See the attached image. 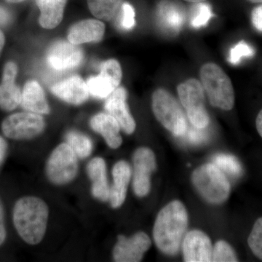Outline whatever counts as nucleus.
Returning <instances> with one entry per match:
<instances>
[{"mask_svg": "<svg viewBox=\"0 0 262 262\" xmlns=\"http://www.w3.org/2000/svg\"><path fill=\"white\" fill-rule=\"evenodd\" d=\"M187 225V211L180 201L170 202L162 208L153 229V237L158 249L169 256L177 254Z\"/></svg>", "mask_w": 262, "mask_h": 262, "instance_id": "nucleus-1", "label": "nucleus"}, {"mask_svg": "<svg viewBox=\"0 0 262 262\" xmlns=\"http://www.w3.org/2000/svg\"><path fill=\"white\" fill-rule=\"evenodd\" d=\"M151 106L158 122L174 136H184L188 129L185 115L171 94L163 89H157L151 97Z\"/></svg>", "mask_w": 262, "mask_h": 262, "instance_id": "nucleus-5", "label": "nucleus"}, {"mask_svg": "<svg viewBox=\"0 0 262 262\" xmlns=\"http://www.w3.org/2000/svg\"><path fill=\"white\" fill-rule=\"evenodd\" d=\"M88 174L92 181L93 195L101 201L110 200V189L106 177V166L104 160L96 158L88 165Z\"/></svg>", "mask_w": 262, "mask_h": 262, "instance_id": "nucleus-21", "label": "nucleus"}, {"mask_svg": "<svg viewBox=\"0 0 262 262\" xmlns=\"http://www.w3.org/2000/svg\"><path fill=\"white\" fill-rule=\"evenodd\" d=\"M121 27L125 30H131L135 27V11L129 3L122 5Z\"/></svg>", "mask_w": 262, "mask_h": 262, "instance_id": "nucleus-31", "label": "nucleus"}, {"mask_svg": "<svg viewBox=\"0 0 262 262\" xmlns=\"http://www.w3.org/2000/svg\"><path fill=\"white\" fill-rule=\"evenodd\" d=\"M5 42V39L4 34L3 32L0 30V54H1L2 51H3V48H4Z\"/></svg>", "mask_w": 262, "mask_h": 262, "instance_id": "nucleus-38", "label": "nucleus"}, {"mask_svg": "<svg viewBox=\"0 0 262 262\" xmlns=\"http://www.w3.org/2000/svg\"><path fill=\"white\" fill-rule=\"evenodd\" d=\"M158 17L163 29L172 33L179 32L185 20L182 8L170 2H163L159 5Z\"/></svg>", "mask_w": 262, "mask_h": 262, "instance_id": "nucleus-23", "label": "nucleus"}, {"mask_svg": "<svg viewBox=\"0 0 262 262\" xmlns=\"http://www.w3.org/2000/svg\"><path fill=\"white\" fill-rule=\"evenodd\" d=\"M20 104L30 113L48 115L51 112L44 91L35 80H29L24 85Z\"/></svg>", "mask_w": 262, "mask_h": 262, "instance_id": "nucleus-19", "label": "nucleus"}, {"mask_svg": "<svg viewBox=\"0 0 262 262\" xmlns=\"http://www.w3.org/2000/svg\"><path fill=\"white\" fill-rule=\"evenodd\" d=\"M5 1L9 3H21V2L24 1V0H5Z\"/></svg>", "mask_w": 262, "mask_h": 262, "instance_id": "nucleus-39", "label": "nucleus"}, {"mask_svg": "<svg viewBox=\"0 0 262 262\" xmlns=\"http://www.w3.org/2000/svg\"><path fill=\"white\" fill-rule=\"evenodd\" d=\"M208 139V135L204 129L198 128L193 126L187 134V139L191 144H200L205 142Z\"/></svg>", "mask_w": 262, "mask_h": 262, "instance_id": "nucleus-32", "label": "nucleus"}, {"mask_svg": "<svg viewBox=\"0 0 262 262\" xmlns=\"http://www.w3.org/2000/svg\"><path fill=\"white\" fill-rule=\"evenodd\" d=\"M123 0H88L89 9L97 18L110 20L114 18Z\"/></svg>", "mask_w": 262, "mask_h": 262, "instance_id": "nucleus-24", "label": "nucleus"}, {"mask_svg": "<svg viewBox=\"0 0 262 262\" xmlns=\"http://www.w3.org/2000/svg\"><path fill=\"white\" fill-rule=\"evenodd\" d=\"M182 250L184 261H212L211 239L206 233L200 230L188 232L183 239Z\"/></svg>", "mask_w": 262, "mask_h": 262, "instance_id": "nucleus-13", "label": "nucleus"}, {"mask_svg": "<svg viewBox=\"0 0 262 262\" xmlns=\"http://www.w3.org/2000/svg\"><path fill=\"white\" fill-rule=\"evenodd\" d=\"M248 244L256 257L262 261V217L255 222L249 237Z\"/></svg>", "mask_w": 262, "mask_h": 262, "instance_id": "nucleus-29", "label": "nucleus"}, {"mask_svg": "<svg viewBox=\"0 0 262 262\" xmlns=\"http://www.w3.org/2000/svg\"><path fill=\"white\" fill-rule=\"evenodd\" d=\"M251 22L256 30L262 32V4L253 10L251 13Z\"/></svg>", "mask_w": 262, "mask_h": 262, "instance_id": "nucleus-33", "label": "nucleus"}, {"mask_svg": "<svg viewBox=\"0 0 262 262\" xmlns=\"http://www.w3.org/2000/svg\"><path fill=\"white\" fill-rule=\"evenodd\" d=\"M151 244L149 236L143 232H137L130 238L120 235L114 248V259L117 262L141 261Z\"/></svg>", "mask_w": 262, "mask_h": 262, "instance_id": "nucleus-11", "label": "nucleus"}, {"mask_svg": "<svg viewBox=\"0 0 262 262\" xmlns=\"http://www.w3.org/2000/svg\"><path fill=\"white\" fill-rule=\"evenodd\" d=\"M83 60V53L78 46L59 41L48 52L47 61L52 68L58 71L71 70L79 67Z\"/></svg>", "mask_w": 262, "mask_h": 262, "instance_id": "nucleus-12", "label": "nucleus"}, {"mask_svg": "<svg viewBox=\"0 0 262 262\" xmlns=\"http://www.w3.org/2000/svg\"><path fill=\"white\" fill-rule=\"evenodd\" d=\"M126 90L118 87L106 98L104 107L108 114L116 119L125 134H132L136 130V122L132 117L126 103Z\"/></svg>", "mask_w": 262, "mask_h": 262, "instance_id": "nucleus-15", "label": "nucleus"}, {"mask_svg": "<svg viewBox=\"0 0 262 262\" xmlns=\"http://www.w3.org/2000/svg\"><path fill=\"white\" fill-rule=\"evenodd\" d=\"M91 126L93 130L103 136L112 149H117L121 146L122 139L120 134L121 127L116 119L110 114L99 113L95 115L91 119Z\"/></svg>", "mask_w": 262, "mask_h": 262, "instance_id": "nucleus-18", "label": "nucleus"}, {"mask_svg": "<svg viewBox=\"0 0 262 262\" xmlns=\"http://www.w3.org/2000/svg\"><path fill=\"white\" fill-rule=\"evenodd\" d=\"M256 127L258 134L262 138V110L258 113L256 119Z\"/></svg>", "mask_w": 262, "mask_h": 262, "instance_id": "nucleus-37", "label": "nucleus"}, {"mask_svg": "<svg viewBox=\"0 0 262 262\" xmlns=\"http://www.w3.org/2000/svg\"><path fill=\"white\" fill-rule=\"evenodd\" d=\"M212 261L235 262L238 261L235 251L232 246L224 241H220L215 244L212 253Z\"/></svg>", "mask_w": 262, "mask_h": 262, "instance_id": "nucleus-28", "label": "nucleus"}, {"mask_svg": "<svg viewBox=\"0 0 262 262\" xmlns=\"http://www.w3.org/2000/svg\"><path fill=\"white\" fill-rule=\"evenodd\" d=\"M215 164L222 171L229 174L234 177H239L242 175L243 167L241 163L233 155L219 154L213 158Z\"/></svg>", "mask_w": 262, "mask_h": 262, "instance_id": "nucleus-26", "label": "nucleus"}, {"mask_svg": "<svg viewBox=\"0 0 262 262\" xmlns=\"http://www.w3.org/2000/svg\"><path fill=\"white\" fill-rule=\"evenodd\" d=\"M77 155L68 144H60L48 159L46 171L48 179L56 184H65L75 179L78 170Z\"/></svg>", "mask_w": 262, "mask_h": 262, "instance_id": "nucleus-7", "label": "nucleus"}, {"mask_svg": "<svg viewBox=\"0 0 262 262\" xmlns=\"http://www.w3.org/2000/svg\"><path fill=\"white\" fill-rule=\"evenodd\" d=\"M177 91L193 126L201 129L208 127L210 118L205 106L204 89L201 82L196 79H189L179 84Z\"/></svg>", "mask_w": 262, "mask_h": 262, "instance_id": "nucleus-6", "label": "nucleus"}, {"mask_svg": "<svg viewBox=\"0 0 262 262\" xmlns=\"http://www.w3.org/2000/svg\"><path fill=\"white\" fill-rule=\"evenodd\" d=\"M10 20V13L3 7H0V26L6 25Z\"/></svg>", "mask_w": 262, "mask_h": 262, "instance_id": "nucleus-35", "label": "nucleus"}, {"mask_svg": "<svg viewBox=\"0 0 262 262\" xmlns=\"http://www.w3.org/2000/svg\"><path fill=\"white\" fill-rule=\"evenodd\" d=\"M46 127L44 119L37 113H19L7 117L2 124V130L7 137L15 140L32 139Z\"/></svg>", "mask_w": 262, "mask_h": 262, "instance_id": "nucleus-8", "label": "nucleus"}, {"mask_svg": "<svg viewBox=\"0 0 262 262\" xmlns=\"http://www.w3.org/2000/svg\"><path fill=\"white\" fill-rule=\"evenodd\" d=\"M134 192L138 196L147 195L151 188L150 177L157 166L154 152L149 148H139L134 153Z\"/></svg>", "mask_w": 262, "mask_h": 262, "instance_id": "nucleus-10", "label": "nucleus"}, {"mask_svg": "<svg viewBox=\"0 0 262 262\" xmlns=\"http://www.w3.org/2000/svg\"><path fill=\"white\" fill-rule=\"evenodd\" d=\"M67 0H37L40 11L39 23L42 28L53 29L61 24Z\"/></svg>", "mask_w": 262, "mask_h": 262, "instance_id": "nucleus-22", "label": "nucleus"}, {"mask_svg": "<svg viewBox=\"0 0 262 262\" xmlns=\"http://www.w3.org/2000/svg\"><path fill=\"white\" fill-rule=\"evenodd\" d=\"M6 237V230H5L4 221V211L3 206L0 201V246L4 243Z\"/></svg>", "mask_w": 262, "mask_h": 262, "instance_id": "nucleus-34", "label": "nucleus"}, {"mask_svg": "<svg viewBox=\"0 0 262 262\" xmlns=\"http://www.w3.org/2000/svg\"><path fill=\"white\" fill-rule=\"evenodd\" d=\"M192 181L198 192L209 203L221 204L228 199L230 184L225 174L215 164H205L195 169Z\"/></svg>", "mask_w": 262, "mask_h": 262, "instance_id": "nucleus-4", "label": "nucleus"}, {"mask_svg": "<svg viewBox=\"0 0 262 262\" xmlns=\"http://www.w3.org/2000/svg\"><path fill=\"white\" fill-rule=\"evenodd\" d=\"M17 75L18 66L14 62H8L0 84V108L5 111H13L21 103L22 92L15 84Z\"/></svg>", "mask_w": 262, "mask_h": 262, "instance_id": "nucleus-14", "label": "nucleus"}, {"mask_svg": "<svg viewBox=\"0 0 262 262\" xmlns=\"http://www.w3.org/2000/svg\"><path fill=\"white\" fill-rule=\"evenodd\" d=\"M252 3H258V4H262V0H248Z\"/></svg>", "mask_w": 262, "mask_h": 262, "instance_id": "nucleus-41", "label": "nucleus"}, {"mask_svg": "<svg viewBox=\"0 0 262 262\" xmlns=\"http://www.w3.org/2000/svg\"><path fill=\"white\" fill-rule=\"evenodd\" d=\"M122 77L121 67L115 59H108L100 66V74L86 82L90 94L95 98L108 97L120 85Z\"/></svg>", "mask_w": 262, "mask_h": 262, "instance_id": "nucleus-9", "label": "nucleus"}, {"mask_svg": "<svg viewBox=\"0 0 262 262\" xmlns=\"http://www.w3.org/2000/svg\"><path fill=\"white\" fill-rule=\"evenodd\" d=\"M67 144L75 151L77 157L85 158L92 152V141L88 136L77 131H70L66 136Z\"/></svg>", "mask_w": 262, "mask_h": 262, "instance_id": "nucleus-25", "label": "nucleus"}, {"mask_svg": "<svg viewBox=\"0 0 262 262\" xmlns=\"http://www.w3.org/2000/svg\"><path fill=\"white\" fill-rule=\"evenodd\" d=\"M48 208L42 200L24 196L15 204L13 222L17 232L25 242L37 245L42 241L47 229Z\"/></svg>", "mask_w": 262, "mask_h": 262, "instance_id": "nucleus-2", "label": "nucleus"}, {"mask_svg": "<svg viewBox=\"0 0 262 262\" xmlns=\"http://www.w3.org/2000/svg\"><path fill=\"white\" fill-rule=\"evenodd\" d=\"M184 1L189 2V3H201V2H203V0H184Z\"/></svg>", "mask_w": 262, "mask_h": 262, "instance_id": "nucleus-40", "label": "nucleus"}, {"mask_svg": "<svg viewBox=\"0 0 262 262\" xmlns=\"http://www.w3.org/2000/svg\"><path fill=\"white\" fill-rule=\"evenodd\" d=\"M55 96L65 102L80 105L87 101L90 93L87 84L79 76H72L51 87Z\"/></svg>", "mask_w": 262, "mask_h": 262, "instance_id": "nucleus-16", "label": "nucleus"}, {"mask_svg": "<svg viewBox=\"0 0 262 262\" xmlns=\"http://www.w3.org/2000/svg\"><path fill=\"white\" fill-rule=\"evenodd\" d=\"M113 186L110 189V203L114 208L123 204L126 198L127 186L130 182V165L123 160L115 164L113 170Z\"/></svg>", "mask_w": 262, "mask_h": 262, "instance_id": "nucleus-20", "label": "nucleus"}, {"mask_svg": "<svg viewBox=\"0 0 262 262\" xmlns=\"http://www.w3.org/2000/svg\"><path fill=\"white\" fill-rule=\"evenodd\" d=\"M201 84L212 106L229 111L234 104L232 81L220 66L207 63L200 71Z\"/></svg>", "mask_w": 262, "mask_h": 262, "instance_id": "nucleus-3", "label": "nucleus"}, {"mask_svg": "<svg viewBox=\"0 0 262 262\" xmlns=\"http://www.w3.org/2000/svg\"><path fill=\"white\" fill-rule=\"evenodd\" d=\"M7 150V144L6 141L4 140L3 138L0 136V163L3 162L5 156V153H6Z\"/></svg>", "mask_w": 262, "mask_h": 262, "instance_id": "nucleus-36", "label": "nucleus"}, {"mask_svg": "<svg viewBox=\"0 0 262 262\" xmlns=\"http://www.w3.org/2000/svg\"><path fill=\"white\" fill-rule=\"evenodd\" d=\"M213 14L211 6L207 3H196L193 8L191 25L193 28L200 29L208 25Z\"/></svg>", "mask_w": 262, "mask_h": 262, "instance_id": "nucleus-27", "label": "nucleus"}, {"mask_svg": "<svg viewBox=\"0 0 262 262\" xmlns=\"http://www.w3.org/2000/svg\"><path fill=\"white\" fill-rule=\"evenodd\" d=\"M104 33L105 25L103 22L94 19L81 20L69 30L68 40L76 46L97 42L102 39Z\"/></svg>", "mask_w": 262, "mask_h": 262, "instance_id": "nucleus-17", "label": "nucleus"}, {"mask_svg": "<svg viewBox=\"0 0 262 262\" xmlns=\"http://www.w3.org/2000/svg\"><path fill=\"white\" fill-rule=\"evenodd\" d=\"M254 53V49L248 43L241 41L230 50L228 61L232 64L237 65L241 63L243 58L252 57Z\"/></svg>", "mask_w": 262, "mask_h": 262, "instance_id": "nucleus-30", "label": "nucleus"}]
</instances>
